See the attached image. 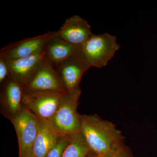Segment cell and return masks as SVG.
I'll list each match as a JSON object with an SVG mask.
<instances>
[{"instance_id": "cell-1", "label": "cell", "mask_w": 157, "mask_h": 157, "mask_svg": "<svg viewBox=\"0 0 157 157\" xmlns=\"http://www.w3.org/2000/svg\"><path fill=\"white\" fill-rule=\"evenodd\" d=\"M80 132L96 157L106 154L124 139L115 124L96 114L80 115Z\"/></svg>"}, {"instance_id": "cell-2", "label": "cell", "mask_w": 157, "mask_h": 157, "mask_svg": "<svg viewBox=\"0 0 157 157\" xmlns=\"http://www.w3.org/2000/svg\"><path fill=\"white\" fill-rule=\"evenodd\" d=\"M80 95L79 87L63 94L50 120L61 136H71L80 132V115L77 109Z\"/></svg>"}, {"instance_id": "cell-3", "label": "cell", "mask_w": 157, "mask_h": 157, "mask_svg": "<svg viewBox=\"0 0 157 157\" xmlns=\"http://www.w3.org/2000/svg\"><path fill=\"white\" fill-rule=\"evenodd\" d=\"M120 48L114 36L93 34L82 46L81 53L91 67L107 66Z\"/></svg>"}, {"instance_id": "cell-4", "label": "cell", "mask_w": 157, "mask_h": 157, "mask_svg": "<svg viewBox=\"0 0 157 157\" xmlns=\"http://www.w3.org/2000/svg\"><path fill=\"white\" fill-rule=\"evenodd\" d=\"M11 121L17 134L19 157H24L33 151L38 129V118L23 106Z\"/></svg>"}, {"instance_id": "cell-5", "label": "cell", "mask_w": 157, "mask_h": 157, "mask_svg": "<svg viewBox=\"0 0 157 157\" xmlns=\"http://www.w3.org/2000/svg\"><path fill=\"white\" fill-rule=\"evenodd\" d=\"M63 94L52 92L23 91L22 105L37 117L50 121L56 112Z\"/></svg>"}, {"instance_id": "cell-6", "label": "cell", "mask_w": 157, "mask_h": 157, "mask_svg": "<svg viewBox=\"0 0 157 157\" xmlns=\"http://www.w3.org/2000/svg\"><path fill=\"white\" fill-rule=\"evenodd\" d=\"M22 88L23 91L67 93L56 70L46 56Z\"/></svg>"}, {"instance_id": "cell-7", "label": "cell", "mask_w": 157, "mask_h": 157, "mask_svg": "<svg viewBox=\"0 0 157 157\" xmlns=\"http://www.w3.org/2000/svg\"><path fill=\"white\" fill-rule=\"evenodd\" d=\"M52 33V32H48L6 45L1 49L0 57L6 60L17 59L43 51Z\"/></svg>"}, {"instance_id": "cell-8", "label": "cell", "mask_w": 157, "mask_h": 157, "mask_svg": "<svg viewBox=\"0 0 157 157\" xmlns=\"http://www.w3.org/2000/svg\"><path fill=\"white\" fill-rule=\"evenodd\" d=\"M90 67L81 53L65 61L55 69L65 90L70 92L79 87L83 74Z\"/></svg>"}, {"instance_id": "cell-9", "label": "cell", "mask_w": 157, "mask_h": 157, "mask_svg": "<svg viewBox=\"0 0 157 157\" xmlns=\"http://www.w3.org/2000/svg\"><path fill=\"white\" fill-rule=\"evenodd\" d=\"M56 36L72 45L82 46L93 35L90 26L85 19L75 15L66 20Z\"/></svg>"}, {"instance_id": "cell-10", "label": "cell", "mask_w": 157, "mask_h": 157, "mask_svg": "<svg viewBox=\"0 0 157 157\" xmlns=\"http://www.w3.org/2000/svg\"><path fill=\"white\" fill-rule=\"evenodd\" d=\"M46 57L45 50L26 57L17 59L6 60L11 76L21 86L33 76Z\"/></svg>"}, {"instance_id": "cell-11", "label": "cell", "mask_w": 157, "mask_h": 157, "mask_svg": "<svg viewBox=\"0 0 157 157\" xmlns=\"http://www.w3.org/2000/svg\"><path fill=\"white\" fill-rule=\"evenodd\" d=\"M45 50L46 57L56 69L65 61L81 53L82 46L70 44L52 32Z\"/></svg>"}, {"instance_id": "cell-12", "label": "cell", "mask_w": 157, "mask_h": 157, "mask_svg": "<svg viewBox=\"0 0 157 157\" xmlns=\"http://www.w3.org/2000/svg\"><path fill=\"white\" fill-rule=\"evenodd\" d=\"M38 118V132L33 145V153L36 157H46L56 146L61 135L51 121Z\"/></svg>"}, {"instance_id": "cell-13", "label": "cell", "mask_w": 157, "mask_h": 157, "mask_svg": "<svg viewBox=\"0 0 157 157\" xmlns=\"http://www.w3.org/2000/svg\"><path fill=\"white\" fill-rule=\"evenodd\" d=\"M22 86L12 78H10L4 84L3 101L11 117L19 112L23 107Z\"/></svg>"}, {"instance_id": "cell-14", "label": "cell", "mask_w": 157, "mask_h": 157, "mask_svg": "<svg viewBox=\"0 0 157 157\" xmlns=\"http://www.w3.org/2000/svg\"><path fill=\"white\" fill-rule=\"evenodd\" d=\"M90 149L80 132L70 136L62 157H87Z\"/></svg>"}, {"instance_id": "cell-15", "label": "cell", "mask_w": 157, "mask_h": 157, "mask_svg": "<svg viewBox=\"0 0 157 157\" xmlns=\"http://www.w3.org/2000/svg\"><path fill=\"white\" fill-rule=\"evenodd\" d=\"M96 157H135L130 147L124 143H122L116 146L106 154Z\"/></svg>"}, {"instance_id": "cell-16", "label": "cell", "mask_w": 157, "mask_h": 157, "mask_svg": "<svg viewBox=\"0 0 157 157\" xmlns=\"http://www.w3.org/2000/svg\"><path fill=\"white\" fill-rule=\"evenodd\" d=\"M70 136H60L56 146L48 152L46 157H62L66 146L69 143Z\"/></svg>"}, {"instance_id": "cell-17", "label": "cell", "mask_w": 157, "mask_h": 157, "mask_svg": "<svg viewBox=\"0 0 157 157\" xmlns=\"http://www.w3.org/2000/svg\"><path fill=\"white\" fill-rule=\"evenodd\" d=\"M11 73L6 60L0 57V83L5 84L11 76Z\"/></svg>"}, {"instance_id": "cell-18", "label": "cell", "mask_w": 157, "mask_h": 157, "mask_svg": "<svg viewBox=\"0 0 157 157\" xmlns=\"http://www.w3.org/2000/svg\"><path fill=\"white\" fill-rule=\"evenodd\" d=\"M24 157H36L34 155L33 153V151H31L27 155H25Z\"/></svg>"}, {"instance_id": "cell-19", "label": "cell", "mask_w": 157, "mask_h": 157, "mask_svg": "<svg viewBox=\"0 0 157 157\" xmlns=\"http://www.w3.org/2000/svg\"><path fill=\"white\" fill-rule=\"evenodd\" d=\"M87 157H96V156L94 154L92 153H91Z\"/></svg>"}]
</instances>
